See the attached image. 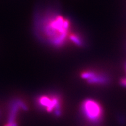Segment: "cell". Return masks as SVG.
Segmentation results:
<instances>
[{
  "mask_svg": "<svg viewBox=\"0 0 126 126\" xmlns=\"http://www.w3.org/2000/svg\"><path fill=\"white\" fill-rule=\"evenodd\" d=\"M38 33L47 43L56 47L71 43L74 33L68 19L57 12H48L42 16L37 24Z\"/></svg>",
  "mask_w": 126,
  "mask_h": 126,
  "instance_id": "6da1fadb",
  "label": "cell"
},
{
  "mask_svg": "<svg viewBox=\"0 0 126 126\" xmlns=\"http://www.w3.org/2000/svg\"><path fill=\"white\" fill-rule=\"evenodd\" d=\"M81 111L84 117L92 123L99 122L103 116V110L97 101L93 99L85 100L81 105Z\"/></svg>",
  "mask_w": 126,
  "mask_h": 126,
  "instance_id": "7a4b0ae2",
  "label": "cell"
},
{
  "mask_svg": "<svg viewBox=\"0 0 126 126\" xmlns=\"http://www.w3.org/2000/svg\"><path fill=\"white\" fill-rule=\"evenodd\" d=\"M38 104L47 112L59 113L60 110V101L59 98L55 96H43L38 99Z\"/></svg>",
  "mask_w": 126,
  "mask_h": 126,
  "instance_id": "3957f363",
  "label": "cell"
},
{
  "mask_svg": "<svg viewBox=\"0 0 126 126\" xmlns=\"http://www.w3.org/2000/svg\"><path fill=\"white\" fill-rule=\"evenodd\" d=\"M81 77L89 84L105 85L108 83L109 78L106 75L94 70H86L81 74Z\"/></svg>",
  "mask_w": 126,
  "mask_h": 126,
  "instance_id": "277c9868",
  "label": "cell"
},
{
  "mask_svg": "<svg viewBox=\"0 0 126 126\" xmlns=\"http://www.w3.org/2000/svg\"><path fill=\"white\" fill-rule=\"evenodd\" d=\"M122 84L126 86V78L124 80H122Z\"/></svg>",
  "mask_w": 126,
  "mask_h": 126,
  "instance_id": "5b68a950",
  "label": "cell"
}]
</instances>
